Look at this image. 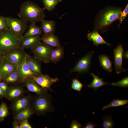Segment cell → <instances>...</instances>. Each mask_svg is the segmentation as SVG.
Listing matches in <instances>:
<instances>
[{
	"label": "cell",
	"mask_w": 128,
	"mask_h": 128,
	"mask_svg": "<svg viewBox=\"0 0 128 128\" xmlns=\"http://www.w3.org/2000/svg\"><path fill=\"white\" fill-rule=\"evenodd\" d=\"M19 123L14 121L13 123V127L14 128H21Z\"/></svg>",
	"instance_id": "obj_39"
},
{
	"label": "cell",
	"mask_w": 128,
	"mask_h": 128,
	"mask_svg": "<svg viewBox=\"0 0 128 128\" xmlns=\"http://www.w3.org/2000/svg\"><path fill=\"white\" fill-rule=\"evenodd\" d=\"M115 123L112 117L110 115H107L103 117L102 119V126L104 128H114Z\"/></svg>",
	"instance_id": "obj_29"
},
{
	"label": "cell",
	"mask_w": 128,
	"mask_h": 128,
	"mask_svg": "<svg viewBox=\"0 0 128 128\" xmlns=\"http://www.w3.org/2000/svg\"><path fill=\"white\" fill-rule=\"evenodd\" d=\"M82 124L77 121L73 120L71 124L70 128H81L82 127Z\"/></svg>",
	"instance_id": "obj_35"
},
{
	"label": "cell",
	"mask_w": 128,
	"mask_h": 128,
	"mask_svg": "<svg viewBox=\"0 0 128 128\" xmlns=\"http://www.w3.org/2000/svg\"><path fill=\"white\" fill-rule=\"evenodd\" d=\"M21 128H31L32 127L29 123L27 119L25 120L20 123Z\"/></svg>",
	"instance_id": "obj_36"
},
{
	"label": "cell",
	"mask_w": 128,
	"mask_h": 128,
	"mask_svg": "<svg viewBox=\"0 0 128 128\" xmlns=\"http://www.w3.org/2000/svg\"><path fill=\"white\" fill-rule=\"evenodd\" d=\"M26 54L24 49L18 47L8 51L4 55L5 59L18 66L23 62Z\"/></svg>",
	"instance_id": "obj_8"
},
{
	"label": "cell",
	"mask_w": 128,
	"mask_h": 128,
	"mask_svg": "<svg viewBox=\"0 0 128 128\" xmlns=\"http://www.w3.org/2000/svg\"><path fill=\"white\" fill-rule=\"evenodd\" d=\"M94 53V51H91L80 59L75 66L69 71L68 75L74 72H78L80 74L89 73L92 58Z\"/></svg>",
	"instance_id": "obj_6"
},
{
	"label": "cell",
	"mask_w": 128,
	"mask_h": 128,
	"mask_svg": "<svg viewBox=\"0 0 128 128\" xmlns=\"http://www.w3.org/2000/svg\"><path fill=\"white\" fill-rule=\"evenodd\" d=\"M17 70L21 80L23 82L32 79L33 76L36 75L29 68L26 60V57L23 62L18 66Z\"/></svg>",
	"instance_id": "obj_12"
},
{
	"label": "cell",
	"mask_w": 128,
	"mask_h": 128,
	"mask_svg": "<svg viewBox=\"0 0 128 128\" xmlns=\"http://www.w3.org/2000/svg\"><path fill=\"white\" fill-rule=\"evenodd\" d=\"M41 39L43 43L52 47L56 48L61 46L59 38L53 33L43 34Z\"/></svg>",
	"instance_id": "obj_15"
},
{
	"label": "cell",
	"mask_w": 128,
	"mask_h": 128,
	"mask_svg": "<svg viewBox=\"0 0 128 128\" xmlns=\"http://www.w3.org/2000/svg\"><path fill=\"white\" fill-rule=\"evenodd\" d=\"M42 32L41 27L37 26L35 23H32L29 25L27 31L23 36L28 37L40 35L42 34Z\"/></svg>",
	"instance_id": "obj_24"
},
{
	"label": "cell",
	"mask_w": 128,
	"mask_h": 128,
	"mask_svg": "<svg viewBox=\"0 0 128 128\" xmlns=\"http://www.w3.org/2000/svg\"><path fill=\"white\" fill-rule=\"evenodd\" d=\"M128 103V100H122L114 99L110 104L104 106L102 108V110H104L110 107L122 106Z\"/></svg>",
	"instance_id": "obj_26"
},
{
	"label": "cell",
	"mask_w": 128,
	"mask_h": 128,
	"mask_svg": "<svg viewBox=\"0 0 128 128\" xmlns=\"http://www.w3.org/2000/svg\"><path fill=\"white\" fill-rule=\"evenodd\" d=\"M51 96L47 93L38 95L34 102L33 108L35 112L38 115L45 114L53 112L55 109L52 104Z\"/></svg>",
	"instance_id": "obj_4"
},
{
	"label": "cell",
	"mask_w": 128,
	"mask_h": 128,
	"mask_svg": "<svg viewBox=\"0 0 128 128\" xmlns=\"http://www.w3.org/2000/svg\"><path fill=\"white\" fill-rule=\"evenodd\" d=\"M32 79L42 88L51 92L53 91L51 88V86L54 83L59 81L57 77L52 78L48 75L43 74L39 75H35Z\"/></svg>",
	"instance_id": "obj_9"
},
{
	"label": "cell",
	"mask_w": 128,
	"mask_h": 128,
	"mask_svg": "<svg viewBox=\"0 0 128 128\" xmlns=\"http://www.w3.org/2000/svg\"><path fill=\"white\" fill-rule=\"evenodd\" d=\"M18 66L4 59L0 65V73L3 79L13 71L17 70Z\"/></svg>",
	"instance_id": "obj_14"
},
{
	"label": "cell",
	"mask_w": 128,
	"mask_h": 128,
	"mask_svg": "<svg viewBox=\"0 0 128 128\" xmlns=\"http://www.w3.org/2000/svg\"><path fill=\"white\" fill-rule=\"evenodd\" d=\"M8 28L19 36L22 37L28 27V22L21 19L6 17Z\"/></svg>",
	"instance_id": "obj_7"
},
{
	"label": "cell",
	"mask_w": 128,
	"mask_h": 128,
	"mask_svg": "<svg viewBox=\"0 0 128 128\" xmlns=\"http://www.w3.org/2000/svg\"><path fill=\"white\" fill-rule=\"evenodd\" d=\"M40 35L22 37L19 47L24 49H31L41 41Z\"/></svg>",
	"instance_id": "obj_11"
},
{
	"label": "cell",
	"mask_w": 128,
	"mask_h": 128,
	"mask_svg": "<svg viewBox=\"0 0 128 128\" xmlns=\"http://www.w3.org/2000/svg\"><path fill=\"white\" fill-rule=\"evenodd\" d=\"M128 5H127L123 11H122L120 13L119 19V24L118 26L119 27L120 25L122 23L124 19L128 15Z\"/></svg>",
	"instance_id": "obj_33"
},
{
	"label": "cell",
	"mask_w": 128,
	"mask_h": 128,
	"mask_svg": "<svg viewBox=\"0 0 128 128\" xmlns=\"http://www.w3.org/2000/svg\"><path fill=\"white\" fill-rule=\"evenodd\" d=\"M0 87L6 94L8 89L6 84L4 82H0Z\"/></svg>",
	"instance_id": "obj_37"
},
{
	"label": "cell",
	"mask_w": 128,
	"mask_h": 128,
	"mask_svg": "<svg viewBox=\"0 0 128 128\" xmlns=\"http://www.w3.org/2000/svg\"><path fill=\"white\" fill-rule=\"evenodd\" d=\"M45 9L42 8L35 3L30 1H25L21 5L18 16L31 23L41 22L46 16Z\"/></svg>",
	"instance_id": "obj_2"
},
{
	"label": "cell",
	"mask_w": 128,
	"mask_h": 128,
	"mask_svg": "<svg viewBox=\"0 0 128 128\" xmlns=\"http://www.w3.org/2000/svg\"><path fill=\"white\" fill-rule=\"evenodd\" d=\"M64 50L63 47L61 46L53 49L50 56V60L55 64L63 58Z\"/></svg>",
	"instance_id": "obj_18"
},
{
	"label": "cell",
	"mask_w": 128,
	"mask_h": 128,
	"mask_svg": "<svg viewBox=\"0 0 128 128\" xmlns=\"http://www.w3.org/2000/svg\"><path fill=\"white\" fill-rule=\"evenodd\" d=\"M26 59L30 70L36 75L42 74L40 61L27 54Z\"/></svg>",
	"instance_id": "obj_13"
},
{
	"label": "cell",
	"mask_w": 128,
	"mask_h": 128,
	"mask_svg": "<svg viewBox=\"0 0 128 128\" xmlns=\"http://www.w3.org/2000/svg\"><path fill=\"white\" fill-rule=\"evenodd\" d=\"M87 38L89 41H92L93 44L98 46L100 44H106L108 46L111 45L105 41L102 37L99 34L98 31L94 30L92 32L89 33L87 35Z\"/></svg>",
	"instance_id": "obj_17"
},
{
	"label": "cell",
	"mask_w": 128,
	"mask_h": 128,
	"mask_svg": "<svg viewBox=\"0 0 128 128\" xmlns=\"http://www.w3.org/2000/svg\"><path fill=\"white\" fill-rule=\"evenodd\" d=\"M41 28L43 34L53 33L55 29V24L53 20L47 21L44 19L42 20Z\"/></svg>",
	"instance_id": "obj_19"
},
{
	"label": "cell",
	"mask_w": 128,
	"mask_h": 128,
	"mask_svg": "<svg viewBox=\"0 0 128 128\" xmlns=\"http://www.w3.org/2000/svg\"><path fill=\"white\" fill-rule=\"evenodd\" d=\"M53 49L51 46L40 41L31 49L35 58L48 63L50 62V55Z\"/></svg>",
	"instance_id": "obj_5"
},
{
	"label": "cell",
	"mask_w": 128,
	"mask_h": 128,
	"mask_svg": "<svg viewBox=\"0 0 128 128\" xmlns=\"http://www.w3.org/2000/svg\"><path fill=\"white\" fill-rule=\"evenodd\" d=\"M25 82L28 89L30 91L36 93L38 95L47 93V90L41 87L32 79L27 80Z\"/></svg>",
	"instance_id": "obj_16"
},
{
	"label": "cell",
	"mask_w": 128,
	"mask_h": 128,
	"mask_svg": "<svg viewBox=\"0 0 128 128\" xmlns=\"http://www.w3.org/2000/svg\"><path fill=\"white\" fill-rule=\"evenodd\" d=\"M23 92L22 90L19 87L11 88L8 89L6 93L5 96L9 99H13L19 96Z\"/></svg>",
	"instance_id": "obj_25"
},
{
	"label": "cell",
	"mask_w": 128,
	"mask_h": 128,
	"mask_svg": "<svg viewBox=\"0 0 128 128\" xmlns=\"http://www.w3.org/2000/svg\"><path fill=\"white\" fill-rule=\"evenodd\" d=\"M91 122H89L84 127V128H94L98 126Z\"/></svg>",
	"instance_id": "obj_38"
},
{
	"label": "cell",
	"mask_w": 128,
	"mask_h": 128,
	"mask_svg": "<svg viewBox=\"0 0 128 128\" xmlns=\"http://www.w3.org/2000/svg\"><path fill=\"white\" fill-rule=\"evenodd\" d=\"M8 28L6 17L0 16V30Z\"/></svg>",
	"instance_id": "obj_34"
},
{
	"label": "cell",
	"mask_w": 128,
	"mask_h": 128,
	"mask_svg": "<svg viewBox=\"0 0 128 128\" xmlns=\"http://www.w3.org/2000/svg\"><path fill=\"white\" fill-rule=\"evenodd\" d=\"M3 79V78L0 73V82Z\"/></svg>",
	"instance_id": "obj_43"
},
{
	"label": "cell",
	"mask_w": 128,
	"mask_h": 128,
	"mask_svg": "<svg viewBox=\"0 0 128 128\" xmlns=\"http://www.w3.org/2000/svg\"><path fill=\"white\" fill-rule=\"evenodd\" d=\"M111 84L114 86H117L120 87H128V77L126 76L120 81L112 83Z\"/></svg>",
	"instance_id": "obj_32"
},
{
	"label": "cell",
	"mask_w": 128,
	"mask_h": 128,
	"mask_svg": "<svg viewBox=\"0 0 128 128\" xmlns=\"http://www.w3.org/2000/svg\"><path fill=\"white\" fill-rule=\"evenodd\" d=\"M44 5V9L49 11L54 9L56 5L62 0H42Z\"/></svg>",
	"instance_id": "obj_27"
},
{
	"label": "cell",
	"mask_w": 128,
	"mask_h": 128,
	"mask_svg": "<svg viewBox=\"0 0 128 128\" xmlns=\"http://www.w3.org/2000/svg\"><path fill=\"white\" fill-rule=\"evenodd\" d=\"M5 59L4 54L0 52V65Z\"/></svg>",
	"instance_id": "obj_40"
},
{
	"label": "cell",
	"mask_w": 128,
	"mask_h": 128,
	"mask_svg": "<svg viewBox=\"0 0 128 128\" xmlns=\"http://www.w3.org/2000/svg\"><path fill=\"white\" fill-rule=\"evenodd\" d=\"M83 86H85L83 85L77 79H74L72 80L71 87L73 89L80 92Z\"/></svg>",
	"instance_id": "obj_31"
},
{
	"label": "cell",
	"mask_w": 128,
	"mask_h": 128,
	"mask_svg": "<svg viewBox=\"0 0 128 128\" xmlns=\"http://www.w3.org/2000/svg\"><path fill=\"white\" fill-rule=\"evenodd\" d=\"M20 79L21 80L17 70L13 71L3 79L5 82L10 83L15 82Z\"/></svg>",
	"instance_id": "obj_28"
},
{
	"label": "cell",
	"mask_w": 128,
	"mask_h": 128,
	"mask_svg": "<svg viewBox=\"0 0 128 128\" xmlns=\"http://www.w3.org/2000/svg\"><path fill=\"white\" fill-rule=\"evenodd\" d=\"M100 66L104 69L112 73V63L108 56L105 55H100L99 57Z\"/></svg>",
	"instance_id": "obj_20"
},
{
	"label": "cell",
	"mask_w": 128,
	"mask_h": 128,
	"mask_svg": "<svg viewBox=\"0 0 128 128\" xmlns=\"http://www.w3.org/2000/svg\"><path fill=\"white\" fill-rule=\"evenodd\" d=\"M6 94L0 87V97L5 96Z\"/></svg>",
	"instance_id": "obj_41"
},
{
	"label": "cell",
	"mask_w": 128,
	"mask_h": 128,
	"mask_svg": "<svg viewBox=\"0 0 128 128\" xmlns=\"http://www.w3.org/2000/svg\"><path fill=\"white\" fill-rule=\"evenodd\" d=\"M33 114L32 110L28 107H27L19 112L14 118L15 121L18 123L27 119Z\"/></svg>",
	"instance_id": "obj_23"
},
{
	"label": "cell",
	"mask_w": 128,
	"mask_h": 128,
	"mask_svg": "<svg viewBox=\"0 0 128 128\" xmlns=\"http://www.w3.org/2000/svg\"><path fill=\"white\" fill-rule=\"evenodd\" d=\"M115 67L116 73L118 74L127 70L122 67L123 47L120 44L113 49Z\"/></svg>",
	"instance_id": "obj_10"
},
{
	"label": "cell",
	"mask_w": 128,
	"mask_h": 128,
	"mask_svg": "<svg viewBox=\"0 0 128 128\" xmlns=\"http://www.w3.org/2000/svg\"><path fill=\"white\" fill-rule=\"evenodd\" d=\"M91 74L93 77V79L90 84L86 86L89 88H92L96 90L104 85L111 84L104 82L103 80V78H99L98 76L95 75L94 73H92Z\"/></svg>",
	"instance_id": "obj_22"
},
{
	"label": "cell",
	"mask_w": 128,
	"mask_h": 128,
	"mask_svg": "<svg viewBox=\"0 0 128 128\" xmlns=\"http://www.w3.org/2000/svg\"><path fill=\"white\" fill-rule=\"evenodd\" d=\"M122 9L109 6L100 11L97 14L94 23V29L104 32L110 26L118 19Z\"/></svg>",
	"instance_id": "obj_1"
},
{
	"label": "cell",
	"mask_w": 128,
	"mask_h": 128,
	"mask_svg": "<svg viewBox=\"0 0 128 128\" xmlns=\"http://www.w3.org/2000/svg\"><path fill=\"white\" fill-rule=\"evenodd\" d=\"M9 112L6 104L2 102L0 106V122L3 121L8 115Z\"/></svg>",
	"instance_id": "obj_30"
},
{
	"label": "cell",
	"mask_w": 128,
	"mask_h": 128,
	"mask_svg": "<svg viewBox=\"0 0 128 128\" xmlns=\"http://www.w3.org/2000/svg\"><path fill=\"white\" fill-rule=\"evenodd\" d=\"M29 101L26 97H23L16 100L13 105V109L15 112H18L27 107Z\"/></svg>",
	"instance_id": "obj_21"
},
{
	"label": "cell",
	"mask_w": 128,
	"mask_h": 128,
	"mask_svg": "<svg viewBox=\"0 0 128 128\" xmlns=\"http://www.w3.org/2000/svg\"><path fill=\"white\" fill-rule=\"evenodd\" d=\"M22 37L9 28L0 30V52L4 54L11 50L19 47Z\"/></svg>",
	"instance_id": "obj_3"
},
{
	"label": "cell",
	"mask_w": 128,
	"mask_h": 128,
	"mask_svg": "<svg viewBox=\"0 0 128 128\" xmlns=\"http://www.w3.org/2000/svg\"><path fill=\"white\" fill-rule=\"evenodd\" d=\"M123 58H126L128 59V51L125 52L123 51Z\"/></svg>",
	"instance_id": "obj_42"
}]
</instances>
